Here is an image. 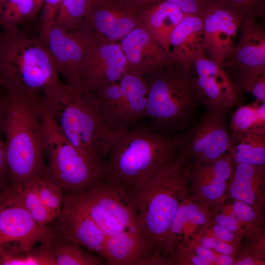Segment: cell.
<instances>
[{
	"label": "cell",
	"instance_id": "1",
	"mask_svg": "<svg viewBox=\"0 0 265 265\" xmlns=\"http://www.w3.org/2000/svg\"><path fill=\"white\" fill-rule=\"evenodd\" d=\"M182 133L166 135L151 126L133 125L112 132L102 178L130 192L176 160Z\"/></svg>",
	"mask_w": 265,
	"mask_h": 265
},
{
	"label": "cell",
	"instance_id": "2",
	"mask_svg": "<svg viewBox=\"0 0 265 265\" xmlns=\"http://www.w3.org/2000/svg\"><path fill=\"white\" fill-rule=\"evenodd\" d=\"M42 102L67 139L90 160L104 165L112 132L103 118L94 93L81 80L59 81L43 91Z\"/></svg>",
	"mask_w": 265,
	"mask_h": 265
},
{
	"label": "cell",
	"instance_id": "3",
	"mask_svg": "<svg viewBox=\"0 0 265 265\" xmlns=\"http://www.w3.org/2000/svg\"><path fill=\"white\" fill-rule=\"evenodd\" d=\"M180 155L174 162L135 186L130 192L141 234L154 263L166 257L169 230L176 212L184 201L190 168Z\"/></svg>",
	"mask_w": 265,
	"mask_h": 265
},
{
	"label": "cell",
	"instance_id": "4",
	"mask_svg": "<svg viewBox=\"0 0 265 265\" xmlns=\"http://www.w3.org/2000/svg\"><path fill=\"white\" fill-rule=\"evenodd\" d=\"M3 129L11 187L21 190L27 179L44 172L42 94L7 93Z\"/></svg>",
	"mask_w": 265,
	"mask_h": 265
},
{
	"label": "cell",
	"instance_id": "5",
	"mask_svg": "<svg viewBox=\"0 0 265 265\" xmlns=\"http://www.w3.org/2000/svg\"><path fill=\"white\" fill-rule=\"evenodd\" d=\"M0 32V80L7 93L41 94L60 81L47 48L38 37L29 38L17 26Z\"/></svg>",
	"mask_w": 265,
	"mask_h": 265
},
{
	"label": "cell",
	"instance_id": "6",
	"mask_svg": "<svg viewBox=\"0 0 265 265\" xmlns=\"http://www.w3.org/2000/svg\"><path fill=\"white\" fill-rule=\"evenodd\" d=\"M145 77L148 86L146 117L151 127L166 135L186 131L202 105L190 73L168 65Z\"/></svg>",
	"mask_w": 265,
	"mask_h": 265
},
{
	"label": "cell",
	"instance_id": "7",
	"mask_svg": "<svg viewBox=\"0 0 265 265\" xmlns=\"http://www.w3.org/2000/svg\"><path fill=\"white\" fill-rule=\"evenodd\" d=\"M42 119L47 174L65 195L83 193L101 178L104 165L90 160L67 139L43 104Z\"/></svg>",
	"mask_w": 265,
	"mask_h": 265
},
{
	"label": "cell",
	"instance_id": "8",
	"mask_svg": "<svg viewBox=\"0 0 265 265\" xmlns=\"http://www.w3.org/2000/svg\"><path fill=\"white\" fill-rule=\"evenodd\" d=\"M0 248L18 254L47 239L53 230L41 226L25 207L20 191L9 186L0 193Z\"/></svg>",
	"mask_w": 265,
	"mask_h": 265
},
{
	"label": "cell",
	"instance_id": "9",
	"mask_svg": "<svg viewBox=\"0 0 265 265\" xmlns=\"http://www.w3.org/2000/svg\"><path fill=\"white\" fill-rule=\"evenodd\" d=\"M227 114L225 110L206 107L199 120L182 133L180 154L186 160L210 163L228 153L231 132Z\"/></svg>",
	"mask_w": 265,
	"mask_h": 265
},
{
	"label": "cell",
	"instance_id": "10",
	"mask_svg": "<svg viewBox=\"0 0 265 265\" xmlns=\"http://www.w3.org/2000/svg\"><path fill=\"white\" fill-rule=\"evenodd\" d=\"M191 74L202 105L228 113L242 100V90L220 64L203 53L191 64Z\"/></svg>",
	"mask_w": 265,
	"mask_h": 265
},
{
	"label": "cell",
	"instance_id": "11",
	"mask_svg": "<svg viewBox=\"0 0 265 265\" xmlns=\"http://www.w3.org/2000/svg\"><path fill=\"white\" fill-rule=\"evenodd\" d=\"M245 15L212 0L206 3L200 15L207 56L224 65L234 51L238 31Z\"/></svg>",
	"mask_w": 265,
	"mask_h": 265
},
{
	"label": "cell",
	"instance_id": "12",
	"mask_svg": "<svg viewBox=\"0 0 265 265\" xmlns=\"http://www.w3.org/2000/svg\"><path fill=\"white\" fill-rule=\"evenodd\" d=\"M93 34L84 22L72 29L53 26L42 43L48 49L58 74L66 83L81 80L80 64L94 41Z\"/></svg>",
	"mask_w": 265,
	"mask_h": 265
},
{
	"label": "cell",
	"instance_id": "13",
	"mask_svg": "<svg viewBox=\"0 0 265 265\" xmlns=\"http://www.w3.org/2000/svg\"><path fill=\"white\" fill-rule=\"evenodd\" d=\"M141 8L128 0H95L84 22L95 40L119 42L139 25Z\"/></svg>",
	"mask_w": 265,
	"mask_h": 265
},
{
	"label": "cell",
	"instance_id": "14",
	"mask_svg": "<svg viewBox=\"0 0 265 265\" xmlns=\"http://www.w3.org/2000/svg\"><path fill=\"white\" fill-rule=\"evenodd\" d=\"M127 71L119 42L94 40L80 66L81 80L92 92L118 81Z\"/></svg>",
	"mask_w": 265,
	"mask_h": 265
},
{
	"label": "cell",
	"instance_id": "15",
	"mask_svg": "<svg viewBox=\"0 0 265 265\" xmlns=\"http://www.w3.org/2000/svg\"><path fill=\"white\" fill-rule=\"evenodd\" d=\"M54 230L67 239L99 254L106 236L89 215L78 195H64Z\"/></svg>",
	"mask_w": 265,
	"mask_h": 265
},
{
	"label": "cell",
	"instance_id": "16",
	"mask_svg": "<svg viewBox=\"0 0 265 265\" xmlns=\"http://www.w3.org/2000/svg\"><path fill=\"white\" fill-rule=\"evenodd\" d=\"M127 70L146 75L168 65V56L140 24L119 42Z\"/></svg>",
	"mask_w": 265,
	"mask_h": 265
},
{
	"label": "cell",
	"instance_id": "17",
	"mask_svg": "<svg viewBox=\"0 0 265 265\" xmlns=\"http://www.w3.org/2000/svg\"><path fill=\"white\" fill-rule=\"evenodd\" d=\"M204 53L202 19L200 14H185L173 30L168 57L172 65L189 73L194 60Z\"/></svg>",
	"mask_w": 265,
	"mask_h": 265
},
{
	"label": "cell",
	"instance_id": "18",
	"mask_svg": "<svg viewBox=\"0 0 265 265\" xmlns=\"http://www.w3.org/2000/svg\"><path fill=\"white\" fill-rule=\"evenodd\" d=\"M239 40L231 56L238 75L265 70V32L253 13L245 15L241 22Z\"/></svg>",
	"mask_w": 265,
	"mask_h": 265
},
{
	"label": "cell",
	"instance_id": "19",
	"mask_svg": "<svg viewBox=\"0 0 265 265\" xmlns=\"http://www.w3.org/2000/svg\"><path fill=\"white\" fill-rule=\"evenodd\" d=\"M110 212L125 229L143 238L130 192L101 178L83 193Z\"/></svg>",
	"mask_w": 265,
	"mask_h": 265
},
{
	"label": "cell",
	"instance_id": "20",
	"mask_svg": "<svg viewBox=\"0 0 265 265\" xmlns=\"http://www.w3.org/2000/svg\"><path fill=\"white\" fill-rule=\"evenodd\" d=\"M100 256L111 265L154 264L152 254L145 239L127 230L106 237Z\"/></svg>",
	"mask_w": 265,
	"mask_h": 265
},
{
	"label": "cell",
	"instance_id": "21",
	"mask_svg": "<svg viewBox=\"0 0 265 265\" xmlns=\"http://www.w3.org/2000/svg\"><path fill=\"white\" fill-rule=\"evenodd\" d=\"M184 16L176 5L164 0H158L141 8L139 24L168 56L171 34Z\"/></svg>",
	"mask_w": 265,
	"mask_h": 265
},
{
	"label": "cell",
	"instance_id": "22",
	"mask_svg": "<svg viewBox=\"0 0 265 265\" xmlns=\"http://www.w3.org/2000/svg\"><path fill=\"white\" fill-rule=\"evenodd\" d=\"M233 170L232 159L229 153L210 163L195 162L189 177L201 186V193L208 200L219 198L225 192Z\"/></svg>",
	"mask_w": 265,
	"mask_h": 265
},
{
	"label": "cell",
	"instance_id": "23",
	"mask_svg": "<svg viewBox=\"0 0 265 265\" xmlns=\"http://www.w3.org/2000/svg\"><path fill=\"white\" fill-rule=\"evenodd\" d=\"M128 127L146 117L148 86L145 75L127 70L118 80Z\"/></svg>",
	"mask_w": 265,
	"mask_h": 265
},
{
	"label": "cell",
	"instance_id": "24",
	"mask_svg": "<svg viewBox=\"0 0 265 265\" xmlns=\"http://www.w3.org/2000/svg\"><path fill=\"white\" fill-rule=\"evenodd\" d=\"M228 153L235 164H265V129L231 134Z\"/></svg>",
	"mask_w": 265,
	"mask_h": 265
},
{
	"label": "cell",
	"instance_id": "25",
	"mask_svg": "<svg viewBox=\"0 0 265 265\" xmlns=\"http://www.w3.org/2000/svg\"><path fill=\"white\" fill-rule=\"evenodd\" d=\"M93 92L109 130L112 132L127 128L118 81L104 86Z\"/></svg>",
	"mask_w": 265,
	"mask_h": 265
},
{
	"label": "cell",
	"instance_id": "26",
	"mask_svg": "<svg viewBox=\"0 0 265 265\" xmlns=\"http://www.w3.org/2000/svg\"><path fill=\"white\" fill-rule=\"evenodd\" d=\"M52 247L56 265H102L99 256L67 239L53 230Z\"/></svg>",
	"mask_w": 265,
	"mask_h": 265
},
{
	"label": "cell",
	"instance_id": "27",
	"mask_svg": "<svg viewBox=\"0 0 265 265\" xmlns=\"http://www.w3.org/2000/svg\"><path fill=\"white\" fill-rule=\"evenodd\" d=\"M264 166L236 164L231 176L232 179L230 189L231 196L236 200L252 205L255 199L253 187L255 184L263 179Z\"/></svg>",
	"mask_w": 265,
	"mask_h": 265
},
{
	"label": "cell",
	"instance_id": "28",
	"mask_svg": "<svg viewBox=\"0 0 265 265\" xmlns=\"http://www.w3.org/2000/svg\"><path fill=\"white\" fill-rule=\"evenodd\" d=\"M229 126L233 135L265 129V102L256 99L239 106L231 113Z\"/></svg>",
	"mask_w": 265,
	"mask_h": 265
},
{
	"label": "cell",
	"instance_id": "29",
	"mask_svg": "<svg viewBox=\"0 0 265 265\" xmlns=\"http://www.w3.org/2000/svg\"><path fill=\"white\" fill-rule=\"evenodd\" d=\"M43 3L44 0H5L0 8V26H17L33 19Z\"/></svg>",
	"mask_w": 265,
	"mask_h": 265
},
{
	"label": "cell",
	"instance_id": "30",
	"mask_svg": "<svg viewBox=\"0 0 265 265\" xmlns=\"http://www.w3.org/2000/svg\"><path fill=\"white\" fill-rule=\"evenodd\" d=\"M52 235L37 248L18 254L3 253V265H56L52 247Z\"/></svg>",
	"mask_w": 265,
	"mask_h": 265
},
{
	"label": "cell",
	"instance_id": "31",
	"mask_svg": "<svg viewBox=\"0 0 265 265\" xmlns=\"http://www.w3.org/2000/svg\"><path fill=\"white\" fill-rule=\"evenodd\" d=\"M95 0H62L56 13L53 26L66 29L79 26Z\"/></svg>",
	"mask_w": 265,
	"mask_h": 265
},
{
	"label": "cell",
	"instance_id": "32",
	"mask_svg": "<svg viewBox=\"0 0 265 265\" xmlns=\"http://www.w3.org/2000/svg\"><path fill=\"white\" fill-rule=\"evenodd\" d=\"M19 191L25 207L39 225L47 226L54 220L40 198L36 176L26 180Z\"/></svg>",
	"mask_w": 265,
	"mask_h": 265
},
{
	"label": "cell",
	"instance_id": "33",
	"mask_svg": "<svg viewBox=\"0 0 265 265\" xmlns=\"http://www.w3.org/2000/svg\"><path fill=\"white\" fill-rule=\"evenodd\" d=\"M78 196L84 208L106 237H111L126 230L107 210L84 193Z\"/></svg>",
	"mask_w": 265,
	"mask_h": 265
},
{
	"label": "cell",
	"instance_id": "34",
	"mask_svg": "<svg viewBox=\"0 0 265 265\" xmlns=\"http://www.w3.org/2000/svg\"><path fill=\"white\" fill-rule=\"evenodd\" d=\"M40 198L54 219L60 212L65 194L58 185L45 172L36 176Z\"/></svg>",
	"mask_w": 265,
	"mask_h": 265
},
{
	"label": "cell",
	"instance_id": "35",
	"mask_svg": "<svg viewBox=\"0 0 265 265\" xmlns=\"http://www.w3.org/2000/svg\"><path fill=\"white\" fill-rule=\"evenodd\" d=\"M236 84L242 91L248 92L256 99L265 102V70L238 75Z\"/></svg>",
	"mask_w": 265,
	"mask_h": 265
},
{
	"label": "cell",
	"instance_id": "36",
	"mask_svg": "<svg viewBox=\"0 0 265 265\" xmlns=\"http://www.w3.org/2000/svg\"><path fill=\"white\" fill-rule=\"evenodd\" d=\"M5 117V102L0 99V189L1 191L10 186L9 171L6 158V145L3 125Z\"/></svg>",
	"mask_w": 265,
	"mask_h": 265
},
{
	"label": "cell",
	"instance_id": "37",
	"mask_svg": "<svg viewBox=\"0 0 265 265\" xmlns=\"http://www.w3.org/2000/svg\"><path fill=\"white\" fill-rule=\"evenodd\" d=\"M62 0H44L41 16V29L38 38L44 42L53 26L56 13Z\"/></svg>",
	"mask_w": 265,
	"mask_h": 265
},
{
	"label": "cell",
	"instance_id": "38",
	"mask_svg": "<svg viewBox=\"0 0 265 265\" xmlns=\"http://www.w3.org/2000/svg\"><path fill=\"white\" fill-rule=\"evenodd\" d=\"M246 14L253 13L263 0H210Z\"/></svg>",
	"mask_w": 265,
	"mask_h": 265
},
{
	"label": "cell",
	"instance_id": "39",
	"mask_svg": "<svg viewBox=\"0 0 265 265\" xmlns=\"http://www.w3.org/2000/svg\"><path fill=\"white\" fill-rule=\"evenodd\" d=\"M176 5L185 14H200L206 3V0H164Z\"/></svg>",
	"mask_w": 265,
	"mask_h": 265
},
{
	"label": "cell",
	"instance_id": "40",
	"mask_svg": "<svg viewBox=\"0 0 265 265\" xmlns=\"http://www.w3.org/2000/svg\"><path fill=\"white\" fill-rule=\"evenodd\" d=\"M202 247L211 249L214 248L221 254L230 255L233 252V247L216 237H207L203 238L201 241Z\"/></svg>",
	"mask_w": 265,
	"mask_h": 265
},
{
	"label": "cell",
	"instance_id": "41",
	"mask_svg": "<svg viewBox=\"0 0 265 265\" xmlns=\"http://www.w3.org/2000/svg\"><path fill=\"white\" fill-rule=\"evenodd\" d=\"M233 215L239 220L244 221H250L253 220L256 216L255 212L250 207V205L241 201H236L233 207Z\"/></svg>",
	"mask_w": 265,
	"mask_h": 265
},
{
	"label": "cell",
	"instance_id": "42",
	"mask_svg": "<svg viewBox=\"0 0 265 265\" xmlns=\"http://www.w3.org/2000/svg\"><path fill=\"white\" fill-rule=\"evenodd\" d=\"M215 221L217 224L234 232L238 229L239 219L234 215L220 214L216 216Z\"/></svg>",
	"mask_w": 265,
	"mask_h": 265
},
{
	"label": "cell",
	"instance_id": "43",
	"mask_svg": "<svg viewBox=\"0 0 265 265\" xmlns=\"http://www.w3.org/2000/svg\"><path fill=\"white\" fill-rule=\"evenodd\" d=\"M213 231L215 237L223 241L229 242L234 239L231 231L217 224L214 226Z\"/></svg>",
	"mask_w": 265,
	"mask_h": 265
},
{
	"label": "cell",
	"instance_id": "44",
	"mask_svg": "<svg viewBox=\"0 0 265 265\" xmlns=\"http://www.w3.org/2000/svg\"><path fill=\"white\" fill-rule=\"evenodd\" d=\"M195 252L197 256L206 258L212 263L215 262L216 257L210 249L204 248L202 246L198 247L196 248Z\"/></svg>",
	"mask_w": 265,
	"mask_h": 265
},
{
	"label": "cell",
	"instance_id": "45",
	"mask_svg": "<svg viewBox=\"0 0 265 265\" xmlns=\"http://www.w3.org/2000/svg\"><path fill=\"white\" fill-rule=\"evenodd\" d=\"M214 262L219 265H231L233 264L234 260L229 255L221 254L216 258Z\"/></svg>",
	"mask_w": 265,
	"mask_h": 265
},
{
	"label": "cell",
	"instance_id": "46",
	"mask_svg": "<svg viewBox=\"0 0 265 265\" xmlns=\"http://www.w3.org/2000/svg\"><path fill=\"white\" fill-rule=\"evenodd\" d=\"M207 220L206 215L201 212H198L194 215L192 223L196 225H203Z\"/></svg>",
	"mask_w": 265,
	"mask_h": 265
},
{
	"label": "cell",
	"instance_id": "47",
	"mask_svg": "<svg viewBox=\"0 0 265 265\" xmlns=\"http://www.w3.org/2000/svg\"><path fill=\"white\" fill-rule=\"evenodd\" d=\"M191 261L195 265H208L212 263L209 260L197 255L193 257Z\"/></svg>",
	"mask_w": 265,
	"mask_h": 265
},
{
	"label": "cell",
	"instance_id": "48",
	"mask_svg": "<svg viewBox=\"0 0 265 265\" xmlns=\"http://www.w3.org/2000/svg\"><path fill=\"white\" fill-rule=\"evenodd\" d=\"M135 6L141 8L158 0H128Z\"/></svg>",
	"mask_w": 265,
	"mask_h": 265
},
{
	"label": "cell",
	"instance_id": "49",
	"mask_svg": "<svg viewBox=\"0 0 265 265\" xmlns=\"http://www.w3.org/2000/svg\"><path fill=\"white\" fill-rule=\"evenodd\" d=\"M253 264V260L249 257L245 258L243 261H239L236 263L237 265H251Z\"/></svg>",
	"mask_w": 265,
	"mask_h": 265
},
{
	"label": "cell",
	"instance_id": "50",
	"mask_svg": "<svg viewBox=\"0 0 265 265\" xmlns=\"http://www.w3.org/2000/svg\"><path fill=\"white\" fill-rule=\"evenodd\" d=\"M0 265H3V259L2 254H0Z\"/></svg>",
	"mask_w": 265,
	"mask_h": 265
},
{
	"label": "cell",
	"instance_id": "51",
	"mask_svg": "<svg viewBox=\"0 0 265 265\" xmlns=\"http://www.w3.org/2000/svg\"><path fill=\"white\" fill-rule=\"evenodd\" d=\"M5 1V0H0V8H1L3 3L4 2V1Z\"/></svg>",
	"mask_w": 265,
	"mask_h": 265
},
{
	"label": "cell",
	"instance_id": "52",
	"mask_svg": "<svg viewBox=\"0 0 265 265\" xmlns=\"http://www.w3.org/2000/svg\"><path fill=\"white\" fill-rule=\"evenodd\" d=\"M0 200H1V197H0ZM2 253H3V251L0 248V254H2Z\"/></svg>",
	"mask_w": 265,
	"mask_h": 265
},
{
	"label": "cell",
	"instance_id": "53",
	"mask_svg": "<svg viewBox=\"0 0 265 265\" xmlns=\"http://www.w3.org/2000/svg\"><path fill=\"white\" fill-rule=\"evenodd\" d=\"M0 86H1V84L0 80ZM0 98H1L0 97Z\"/></svg>",
	"mask_w": 265,
	"mask_h": 265
}]
</instances>
